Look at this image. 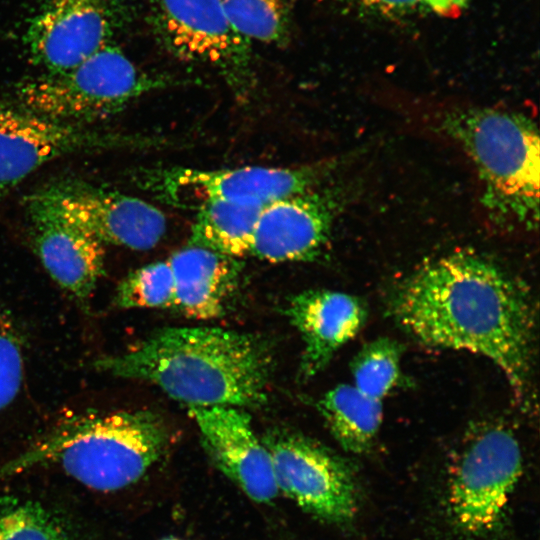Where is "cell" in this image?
Listing matches in <instances>:
<instances>
[{
	"label": "cell",
	"instance_id": "obj_1",
	"mask_svg": "<svg viewBox=\"0 0 540 540\" xmlns=\"http://www.w3.org/2000/svg\"><path fill=\"white\" fill-rule=\"evenodd\" d=\"M387 308L421 344L491 360L507 379L516 403L531 408L532 304L491 261L464 251L431 260L396 284Z\"/></svg>",
	"mask_w": 540,
	"mask_h": 540
},
{
	"label": "cell",
	"instance_id": "obj_2",
	"mask_svg": "<svg viewBox=\"0 0 540 540\" xmlns=\"http://www.w3.org/2000/svg\"><path fill=\"white\" fill-rule=\"evenodd\" d=\"M272 366L267 341L212 327L164 328L122 354L93 361L100 372L153 383L189 407L259 406Z\"/></svg>",
	"mask_w": 540,
	"mask_h": 540
},
{
	"label": "cell",
	"instance_id": "obj_3",
	"mask_svg": "<svg viewBox=\"0 0 540 540\" xmlns=\"http://www.w3.org/2000/svg\"><path fill=\"white\" fill-rule=\"evenodd\" d=\"M167 444V428L154 412L91 410L60 422L1 472L51 461L89 488L116 491L138 481Z\"/></svg>",
	"mask_w": 540,
	"mask_h": 540
},
{
	"label": "cell",
	"instance_id": "obj_4",
	"mask_svg": "<svg viewBox=\"0 0 540 540\" xmlns=\"http://www.w3.org/2000/svg\"><path fill=\"white\" fill-rule=\"evenodd\" d=\"M437 126L474 163L485 207L502 219L537 224L540 140L520 113L486 107L444 110Z\"/></svg>",
	"mask_w": 540,
	"mask_h": 540
},
{
	"label": "cell",
	"instance_id": "obj_5",
	"mask_svg": "<svg viewBox=\"0 0 540 540\" xmlns=\"http://www.w3.org/2000/svg\"><path fill=\"white\" fill-rule=\"evenodd\" d=\"M174 83L143 71L112 42L68 71L43 72L20 81L15 105L52 120L84 125L113 116L141 96Z\"/></svg>",
	"mask_w": 540,
	"mask_h": 540
},
{
	"label": "cell",
	"instance_id": "obj_6",
	"mask_svg": "<svg viewBox=\"0 0 540 540\" xmlns=\"http://www.w3.org/2000/svg\"><path fill=\"white\" fill-rule=\"evenodd\" d=\"M341 166L340 158L297 167L246 166L227 169L139 168L130 180L159 200L197 209L211 200L251 202L262 206L318 188Z\"/></svg>",
	"mask_w": 540,
	"mask_h": 540
},
{
	"label": "cell",
	"instance_id": "obj_7",
	"mask_svg": "<svg viewBox=\"0 0 540 540\" xmlns=\"http://www.w3.org/2000/svg\"><path fill=\"white\" fill-rule=\"evenodd\" d=\"M148 24L173 56L217 69L244 94L252 84L250 41L230 23L220 0H147Z\"/></svg>",
	"mask_w": 540,
	"mask_h": 540
},
{
	"label": "cell",
	"instance_id": "obj_8",
	"mask_svg": "<svg viewBox=\"0 0 540 540\" xmlns=\"http://www.w3.org/2000/svg\"><path fill=\"white\" fill-rule=\"evenodd\" d=\"M523 471L520 444L500 425L481 429L465 446L449 488L455 524L468 535L497 528Z\"/></svg>",
	"mask_w": 540,
	"mask_h": 540
},
{
	"label": "cell",
	"instance_id": "obj_9",
	"mask_svg": "<svg viewBox=\"0 0 540 540\" xmlns=\"http://www.w3.org/2000/svg\"><path fill=\"white\" fill-rule=\"evenodd\" d=\"M129 19L126 0H40L23 44L44 73L65 72L112 43Z\"/></svg>",
	"mask_w": 540,
	"mask_h": 540
},
{
	"label": "cell",
	"instance_id": "obj_10",
	"mask_svg": "<svg viewBox=\"0 0 540 540\" xmlns=\"http://www.w3.org/2000/svg\"><path fill=\"white\" fill-rule=\"evenodd\" d=\"M262 442L271 457L278 492L323 521L343 524L354 518L357 487L341 457L306 436L286 430L269 432Z\"/></svg>",
	"mask_w": 540,
	"mask_h": 540
},
{
	"label": "cell",
	"instance_id": "obj_11",
	"mask_svg": "<svg viewBox=\"0 0 540 540\" xmlns=\"http://www.w3.org/2000/svg\"><path fill=\"white\" fill-rule=\"evenodd\" d=\"M150 140L52 120L0 102V198L44 164L80 152L146 146Z\"/></svg>",
	"mask_w": 540,
	"mask_h": 540
},
{
	"label": "cell",
	"instance_id": "obj_12",
	"mask_svg": "<svg viewBox=\"0 0 540 540\" xmlns=\"http://www.w3.org/2000/svg\"><path fill=\"white\" fill-rule=\"evenodd\" d=\"M32 194L103 245L148 250L166 231V217L156 206L81 179L57 180Z\"/></svg>",
	"mask_w": 540,
	"mask_h": 540
},
{
	"label": "cell",
	"instance_id": "obj_13",
	"mask_svg": "<svg viewBox=\"0 0 540 540\" xmlns=\"http://www.w3.org/2000/svg\"><path fill=\"white\" fill-rule=\"evenodd\" d=\"M347 196L345 188L324 184L270 202L258 217L250 254L275 263L316 258Z\"/></svg>",
	"mask_w": 540,
	"mask_h": 540
},
{
	"label": "cell",
	"instance_id": "obj_14",
	"mask_svg": "<svg viewBox=\"0 0 540 540\" xmlns=\"http://www.w3.org/2000/svg\"><path fill=\"white\" fill-rule=\"evenodd\" d=\"M25 210L34 252L50 277L86 305L104 273V245L32 193Z\"/></svg>",
	"mask_w": 540,
	"mask_h": 540
},
{
	"label": "cell",
	"instance_id": "obj_15",
	"mask_svg": "<svg viewBox=\"0 0 540 540\" xmlns=\"http://www.w3.org/2000/svg\"><path fill=\"white\" fill-rule=\"evenodd\" d=\"M202 444L218 469L251 500L278 495L270 454L254 433L250 417L231 406L189 407Z\"/></svg>",
	"mask_w": 540,
	"mask_h": 540
},
{
	"label": "cell",
	"instance_id": "obj_16",
	"mask_svg": "<svg viewBox=\"0 0 540 540\" xmlns=\"http://www.w3.org/2000/svg\"><path fill=\"white\" fill-rule=\"evenodd\" d=\"M286 314L304 344L300 378L309 380L324 370L335 353L364 327L368 308L355 295L310 289L291 298Z\"/></svg>",
	"mask_w": 540,
	"mask_h": 540
},
{
	"label": "cell",
	"instance_id": "obj_17",
	"mask_svg": "<svg viewBox=\"0 0 540 540\" xmlns=\"http://www.w3.org/2000/svg\"><path fill=\"white\" fill-rule=\"evenodd\" d=\"M168 262L175 284L172 308L198 320L224 314L239 276L235 258L189 244L173 253Z\"/></svg>",
	"mask_w": 540,
	"mask_h": 540
},
{
	"label": "cell",
	"instance_id": "obj_18",
	"mask_svg": "<svg viewBox=\"0 0 540 540\" xmlns=\"http://www.w3.org/2000/svg\"><path fill=\"white\" fill-rule=\"evenodd\" d=\"M263 207L251 202L207 201L197 208L189 244L232 258L250 254Z\"/></svg>",
	"mask_w": 540,
	"mask_h": 540
},
{
	"label": "cell",
	"instance_id": "obj_19",
	"mask_svg": "<svg viewBox=\"0 0 540 540\" xmlns=\"http://www.w3.org/2000/svg\"><path fill=\"white\" fill-rule=\"evenodd\" d=\"M317 408L343 449L361 454L371 448L382 422V401L353 384H340L318 400Z\"/></svg>",
	"mask_w": 540,
	"mask_h": 540
},
{
	"label": "cell",
	"instance_id": "obj_20",
	"mask_svg": "<svg viewBox=\"0 0 540 540\" xmlns=\"http://www.w3.org/2000/svg\"><path fill=\"white\" fill-rule=\"evenodd\" d=\"M235 30L244 38L285 46L292 34V0H220Z\"/></svg>",
	"mask_w": 540,
	"mask_h": 540
},
{
	"label": "cell",
	"instance_id": "obj_21",
	"mask_svg": "<svg viewBox=\"0 0 540 540\" xmlns=\"http://www.w3.org/2000/svg\"><path fill=\"white\" fill-rule=\"evenodd\" d=\"M402 346L388 337L366 343L353 358V385L365 395L382 399L403 381L400 360Z\"/></svg>",
	"mask_w": 540,
	"mask_h": 540
},
{
	"label": "cell",
	"instance_id": "obj_22",
	"mask_svg": "<svg viewBox=\"0 0 540 540\" xmlns=\"http://www.w3.org/2000/svg\"><path fill=\"white\" fill-rule=\"evenodd\" d=\"M174 298V276L167 260L130 272L117 286L114 302L121 308H169Z\"/></svg>",
	"mask_w": 540,
	"mask_h": 540
},
{
	"label": "cell",
	"instance_id": "obj_23",
	"mask_svg": "<svg viewBox=\"0 0 540 540\" xmlns=\"http://www.w3.org/2000/svg\"><path fill=\"white\" fill-rule=\"evenodd\" d=\"M0 540H70L59 521L36 501L0 498Z\"/></svg>",
	"mask_w": 540,
	"mask_h": 540
},
{
	"label": "cell",
	"instance_id": "obj_24",
	"mask_svg": "<svg viewBox=\"0 0 540 540\" xmlns=\"http://www.w3.org/2000/svg\"><path fill=\"white\" fill-rule=\"evenodd\" d=\"M23 374L21 334L9 313L0 306V411L17 397Z\"/></svg>",
	"mask_w": 540,
	"mask_h": 540
},
{
	"label": "cell",
	"instance_id": "obj_25",
	"mask_svg": "<svg viewBox=\"0 0 540 540\" xmlns=\"http://www.w3.org/2000/svg\"><path fill=\"white\" fill-rule=\"evenodd\" d=\"M354 6L386 15L428 13L440 16L458 15L467 0H318Z\"/></svg>",
	"mask_w": 540,
	"mask_h": 540
},
{
	"label": "cell",
	"instance_id": "obj_26",
	"mask_svg": "<svg viewBox=\"0 0 540 540\" xmlns=\"http://www.w3.org/2000/svg\"><path fill=\"white\" fill-rule=\"evenodd\" d=\"M163 540H179V539H176V538H165Z\"/></svg>",
	"mask_w": 540,
	"mask_h": 540
}]
</instances>
